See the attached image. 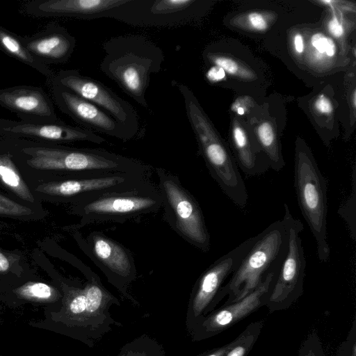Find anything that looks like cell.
<instances>
[{"instance_id": "cell-1", "label": "cell", "mask_w": 356, "mask_h": 356, "mask_svg": "<svg viewBox=\"0 0 356 356\" xmlns=\"http://www.w3.org/2000/svg\"><path fill=\"white\" fill-rule=\"evenodd\" d=\"M99 68L140 106L148 107L146 92L151 75L164 61L163 50L145 36L127 34L106 40Z\"/></svg>"}, {"instance_id": "cell-2", "label": "cell", "mask_w": 356, "mask_h": 356, "mask_svg": "<svg viewBox=\"0 0 356 356\" xmlns=\"http://www.w3.org/2000/svg\"><path fill=\"white\" fill-rule=\"evenodd\" d=\"M172 84L182 96L187 118L210 175L238 207L245 208L248 199L245 184L227 145L191 89L177 81Z\"/></svg>"}, {"instance_id": "cell-3", "label": "cell", "mask_w": 356, "mask_h": 356, "mask_svg": "<svg viewBox=\"0 0 356 356\" xmlns=\"http://www.w3.org/2000/svg\"><path fill=\"white\" fill-rule=\"evenodd\" d=\"M64 305L61 317L76 338L90 348L110 331L113 326L122 327L110 313L119 300L109 292L99 279L92 277L83 288L64 286Z\"/></svg>"}, {"instance_id": "cell-4", "label": "cell", "mask_w": 356, "mask_h": 356, "mask_svg": "<svg viewBox=\"0 0 356 356\" xmlns=\"http://www.w3.org/2000/svg\"><path fill=\"white\" fill-rule=\"evenodd\" d=\"M258 235L237 269L220 289L215 308L227 297L223 305L243 298L274 268L280 266L288 249V232L284 220L271 223Z\"/></svg>"}, {"instance_id": "cell-5", "label": "cell", "mask_w": 356, "mask_h": 356, "mask_svg": "<svg viewBox=\"0 0 356 356\" xmlns=\"http://www.w3.org/2000/svg\"><path fill=\"white\" fill-rule=\"evenodd\" d=\"M293 177L298 205L316 241L318 259L327 262L330 255L327 238V181L310 149L300 140L296 146Z\"/></svg>"}, {"instance_id": "cell-6", "label": "cell", "mask_w": 356, "mask_h": 356, "mask_svg": "<svg viewBox=\"0 0 356 356\" xmlns=\"http://www.w3.org/2000/svg\"><path fill=\"white\" fill-rule=\"evenodd\" d=\"M27 164L35 169L59 170L76 177L100 176L115 172H148L143 163L104 149L70 147H26Z\"/></svg>"}, {"instance_id": "cell-7", "label": "cell", "mask_w": 356, "mask_h": 356, "mask_svg": "<svg viewBox=\"0 0 356 356\" xmlns=\"http://www.w3.org/2000/svg\"><path fill=\"white\" fill-rule=\"evenodd\" d=\"M156 173L166 222L186 241L207 252L210 235L198 202L177 175L161 168Z\"/></svg>"}, {"instance_id": "cell-8", "label": "cell", "mask_w": 356, "mask_h": 356, "mask_svg": "<svg viewBox=\"0 0 356 356\" xmlns=\"http://www.w3.org/2000/svg\"><path fill=\"white\" fill-rule=\"evenodd\" d=\"M162 207L159 191L149 181L128 189L101 194L77 203L76 211L83 224L124 222L155 212Z\"/></svg>"}, {"instance_id": "cell-9", "label": "cell", "mask_w": 356, "mask_h": 356, "mask_svg": "<svg viewBox=\"0 0 356 356\" xmlns=\"http://www.w3.org/2000/svg\"><path fill=\"white\" fill-rule=\"evenodd\" d=\"M282 218L288 232V249L271 286L266 307L270 313L291 307L303 293L306 259L300 234L302 222L293 218L287 204Z\"/></svg>"}, {"instance_id": "cell-10", "label": "cell", "mask_w": 356, "mask_h": 356, "mask_svg": "<svg viewBox=\"0 0 356 356\" xmlns=\"http://www.w3.org/2000/svg\"><path fill=\"white\" fill-rule=\"evenodd\" d=\"M256 235L216 260L197 280L191 291L186 314L188 332L195 323L215 308L216 297L225 281L237 269L241 261L255 243Z\"/></svg>"}, {"instance_id": "cell-11", "label": "cell", "mask_w": 356, "mask_h": 356, "mask_svg": "<svg viewBox=\"0 0 356 356\" xmlns=\"http://www.w3.org/2000/svg\"><path fill=\"white\" fill-rule=\"evenodd\" d=\"M197 0H127L111 18L142 27L184 25L197 14Z\"/></svg>"}, {"instance_id": "cell-12", "label": "cell", "mask_w": 356, "mask_h": 356, "mask_svg": "<svg viewBox=\"0 0 356 356\" xmlns=\"http://www.w3.org/2000/svg\"><path fill=\"white\" fill-rule=\"evenodd\" d=\"M53 85L64 88L100 107L136 134L138 115L127 101L101 81L81 74L76 70H61L53 78Z\"/></svg>"}, {"instance_id": "cell-13", "label": "cell", "mask_w": 356, "mask_h": 356, "mask_svg": "<svg viewBox=\"0 0 356 356\" xmlns=\"http://www.w3.org/2000/svg\"><path fill=\"white\" fill-rule=\"evenodd\" d=\"M279 268L280 266L269 272L257 287L243 298L222 305L198 320L188 332L192 340L200 341L218 335L265 306Z\"/></svg>"}, {"instance_id": "cell-14", "label": "cell", "mask_w": 356, "mask_h": 356, "mask_svg": "<svg viewBox=\"0 0 356 356\" xmlns=\"http://www.w3.org/2000/svg\"><path fill=\"white\" fill-rule=\"evenodd\" d=\"M91 259L105 274L108 281L134 305H138L128 292L136 279V268L131 252L101 232L94 231L86 239Z\"/></svg>"}, {"instance_id": "cell-15", "label": "cell", "mask_w": 356, "mask_h": 356, "mask_svg": "<svg viewBox=\"0 0 356 356\" xmlns=\"http://www.w3.org/2000/svg\"><path fill=\"white\" fill-rule=\"evenodd\" d=\"M53 96L62 112L84 129L123 141L136 136L100 107L64 88L53 85Z\"/></svg>"}, {"instance_id": "cell-16", "label": "cell", "mask_w": 356, "mask_h": 356, "mask_svg": "<svg viewBox=\"0 0 356 356\" xmlns=\"http://www.w3.org/2000/svg\"><path fill=\"white\" fill-rule=\"evenodd\" d=\"M0 105L15 113L24 122H58L54 104L40 88L20 86L0 89Z\"/></svg>"}, {"instance_id": "cell-17", "label": "cell", "mask_w": 356, "mask_h": 356, "mask_svg": "<svg viewBox=\"0 0 356 356\" xmlns=\"http://www.w3.org/2000/svg\"><path fill=\"white\" fill-rule=\"evenodd\" d=\"M0 135H15L57 143L89 142L102 144L106 140L98 134L83 127L62 122L31 123L0 119Z\"/></svg>"}, {"instance_id": "cell-18", "label": "cell", "mask_w": 356, "mask_h": 356, "mask_svg": "<svg viewBox=\"0 0 356 356\" xmlns=\"http://www.w3.org/2000/svg\"><path fill=\"white\" fill-rule=\"evenodd\" d=\"M127 0H47L31 2L26 13L37 17H67L83 19L111 18Z\"/></svg>"}, {"instance_id": "cell-19", "label": "cell", "mask_w": 356, "mask_h": 356, "mask_svg": "<svg viewBox=\"0 0 356 356\" xmlns=\"http://www.w3.org/2000/svg\"><path fill=\"white\" fill-rule=\"evenodd\" d=\"M21 40L27 50L46 65L67 62L76 46L75 38L65 28L54 24L34 35L21 38Z\"/></svg>"}, {"instance_id": "cell-20", "label": "cell", "mask_w": 356, "mask_h": 356, "mask_svg": "<svg viewBox=\"0 0 356 356\" xmlns=\"http://www.w3.org/2000/svg\"><path fill=\"white\" fill-rule=\"evenodd\" d=\"M230 130L232 143L241 170L248 176L264 173L270 167L269 163L260 158L259 154L263 152L257 144L250 140L237 118H232Z\"/></svg>"}, {"instance_id": "cell-21", "label": "cell", "mask_w": 356, "mask_h": 356, "mask_svg": "<svg viewBox=\"0 0 356 356\" xmlns=\"http://www.w3.org/2000/svg\"><path fill=\"white\" fill-rule=\"evenodd\" d=\"M256 143L267 157L270 167L278 172L285 166L281 145L274 124L264 120L254 128Z\"/></svg>"}, {"instance_id": "cell-22", "label": "cell", "mask_w": 356, "mask_h": 356, "mask_svg": "<svg viewBox=\"0 0 356 356\" xmlns=\"http://www.w3.org/2000/svg\"><path fill=\"white\" fill-rule=\"evenodd\" d=\"M0 49L8 56L34 68L48 78L53 77L51 70L38 60L24 47L19 37L0 26Z\"/></svg>"}, {"instance_id": "cell-23", "label": "cell", "mask_w": 356, "mask_h": 356, "mask_svg": "<svg viewBox=\"0 0 356 356\" xmlns=\"http://www.w3.org/2000/svg\"><path fill=\"white\" fill-rule=\"evenodd\" d=\"M0 181L20 198L34 202L28 186L22 178L17 168L6 154H0Z\"/></svg>"}, {"instance_id": "cell-24", "label": "cell", "mask_w": 356, "mask_h": 356, "mask_svg": "<svg viewBox=\"0 0 356 356\" xmlns=\"http://www.w3.org/2000/svg\"><path fill=\"white\" fill-rule=\"evenodd\" d=\"M117 356H166L163 346L147 334L124 344Z\"/></svg>"}, {"instance_id": "cell-25", "label": "cell", "mask_w": 356, "mask_h": 356, "mask_svg": "<svg viewBox=\"0 0 356 356\" xmlns=\"http://www.w3.org/2000/svg\"><path fill=\"white\" fill-rule=\"evenodd\" d=\"M264 324V320L250 323L236 337L223 356H246L257 341Z\"/></svg>"}, {"instance_id": "cell-26", "label": "cell", "mask_w": 356, "mask_h": 356, "mask_svg": "<svg viewBox=\"0 0 356 356\" xmlns=\"http://www.w3.org/2000/svg\"><path fill=\"white\" fill-rule=\"evenodd\" d=\"M204 57L209 63L222 68L229 75L243 80H251L255 77L254 72L248 66L234 58L218 52L207 50Z\"/></svg>"}, {"instance_id": "cell-27", "label": "cell", "mask_w": 356, "mask_h": 356, "mask_svg": "<svg viewBox=\"0 0 356 356\" xmlns=\"http://www.w3.org/2000/svg\"><path fill=\"white\" fill-rule=\"evenodd\" d=\"M16 291L19 296L32 300L55 301L60 297L58 290L42 282L26 283Z\"/></svg>"}, {"instance_id": "cell-28", "label": "cell", "mask_w": 356, "mask_h": 356, "mask_svg": "<svg viewBox=\"0 0 356 356\" xmlns=\"http://www.w3.org/2000/svg\"><path fill=\"white\" fill-rule=\"evenodd\" d=\"M355 169L353 168L352 172V188L350 195L344 202L341 204L338 210L339 215L346 221L350 236L355 240V199H356V182Z\"/></svg>"}, {"instance_id": "cell-29", "label": "cell", "mask_w": 356, "mask_h": 356, "mask_svg": "<svg viewBox=\"0 0 356 356\" xmlns=\"http://www.w3.org/2000/svg\"><path fill=\"white\" fill-rule=\"evenodd\" d=\"M298 356H325L323 343L315 330L309 332L301 343Z\"/></svg>"}, {"instance_id": "cell-30", "label": "cell", "mask_w": 356, "mask_h": 356, "mask_svg": "<svg viewBox=\"0 0 356 356\" xmlns=\"http://www.w3.org/2000/svg\"><path fill=\"white\" fill-rule=\"evenodd\" d=\"M311 46L318 54H325L328 57H332L336 53V45L332 38L323 33L314 34L310 39Z\"/></svg>"}, {"instance_id": "cell-31", "label": "cell", "mask_w": 356, "mask_h": 356, "mask_svg": "<svg viewBox=\"0 0 356 356\" xmlns=\"http://www.w3.org/2000/svg\"><path fill=\"white\" fill-rule=\"evenodd\" d=\"M32 211L25 206L0 194V214L13 216H23L31 214Z\"/></svg>"}, {"instance_id": "cell-32", "label": "cell", "mask_w": 356, "mask_h": 356, "mask_svg": "<svg viewBox=\"0 0 356 356\" xmlns=\"http://www.w3.org/2000/svg\"><path fill=\"white\" fill-rule=\"evenodd\" d=\"M337 356H356V319L354 318L352 326L346 337L340 343Z\"/></svg>"}, {"instance_id": "cell-33", "label": "cell", "mask_w": 356, "mask_h": 356, "mask_svg": "<svg viewBox=\"0 0 356 356\" xmlns=\"http://www.w3.org/2000/svg\"><path fill=\"white\" fill-rule=\"evenodd\" d=\"M247 25L256 31H264L268 26L267 18L259 12H252L246 15Z\"/></svg>"}, {"instance_id": "cell-34", "label": "cell", "mask_w": 356, "mask_h": 356, "mask_svg": "<svg viewBox=\"0 0 356 356\" xmlns=\"http://www.w3.org/2000/svg\"><path fill=\"white\" fill-rule=\"evenodd\" d=\"M314 105V109L321 114L329 115L333 111L332 102L323 95H321L316 98Z\"/></svg>"}, {"instance_id": "cell-35", "label": "cell", "mask_w": 356, "mask_h": 356, "mask_svg": "<svg viewBox=\"0 0 356 356\" xmlns=\"http://www.w3.org/2000/svg\"><path fill=\"white\" fill-rule=\"evenodd\" d=\"M225 76L224 70L216 65L212 66L207 71L206 76L211 82L215 83L222 80Z\"/></svg>"}, {"instance_id": "cell-36", "label": "cell", "mask_w": 356, "mask_h": 356, "mask_svg": "<svg viewBox=\"0 0 356 356\" xmlns=\"http://www.w3.org/2000/svg\"><path fill=\"white\" fill-rule=\"evenodd\" d=\"M329 31L336 38L341 37L344 33V28L342 24L336 18L328 22Z\"/></svg>"}, {"instance_id": "cell-37", "label": "cell", "mask_w": 356, "mask_h": 356, "mask_svg": "<svg viewBox=\"0 0 356 356\" xmlns=\"http://www.w3.org/2000/svg\"><path fill=\"white\" fill-rule=\"evenodd\" d=\"M230 342L223 346L206 350L196 356H223L229 348Z\"/></svg>"}, {"instance_id": "cell-38", "label": "cell", "mask_w": 356, "mask_h": 356, "mask_svg": "<svg viewBox=\"0 0 356 356\" xmlns=\"http://www.w3.org/2000/svg\"><path fill=\"white\" fill-rule=\"evenodd\" d=\"M11 266V261L9 258L0 251V273L8 271Z\"/></svg>"}, {"instance_id": "cell-39", "label": "cell", "mask_w": 356, "mask_h": 356, "mask_svg": "<svg viewBox=\"0 0 356 356\" xmlns=\"http://www.w3.org/2000/svg\"><path fill=\"white\" fill-rule=\"evenodd\" d=\"M294 48L297 53L301 54L304 51L303 38L300 33H297L293 38Z\"/></svg>"}, {"instance_id": "cell-40", "label": "cell", "mask_w": 356, "mask_h": 356, "mask_svg": "<svg viewBox=\"0 0 356 356\" xmlns=\"http://www.w3.org/2000/svg\"><path fill=\"white\" fill-rule=\"evenodd\" d=\"M236 111L237 113L239 114V115H243L244 113H245V110L242 107H238L237 109H236Z\"/></svg>"}]
</instances>
